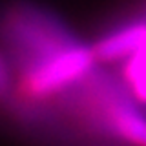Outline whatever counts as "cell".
Here are the masks:
<instances>
[{
	"mask_svg": "<svg viewBox=\"0 0 146 146\" xmlns=\"http://www.w3.org/2000/svg\"><path fill=\"white\" fill-rule=\"evenodd\" d=\"M146 40V20L135 18L131 22L108 31L95 42V58L100 62H126L141 49Z\"/></svg>",
	"mask_w": 146,
	"mask_h": 146,
	"instance_id": "2",
	"label": "cell"
},
{
	"mask_svg": "<svg viewBox=\"0 0 146 146\" xmlns=\"http://www.w3.org/2000/svg\"><path fill=\"white\" fill-rule=\"evenodd\" d=\"M9 88H11V73L4 58L0 57V95H6Z\"/></svg>",
	"mask_w": 146,
	"mask_h": 146,
	"instance_id": "5",
	"label": "cell"
},
{
	"mask_svg": "<svg viewBox=\"0 0 146 146\" xmlns=\"http://www.w3.org/2000/svg\"><path fill=\"white\" fill-rule=\"evenodd\" d=\"M110 128L131 146H146V117L133 104L115 100L106 110Z\"/></svg>",
	"mask_w": 146,
	"mask_h": 146,
	"instance_id": "3",
	"label": "cell"
},
{
	"mask_svg": "<svg viewBox=\"0 0 146 146\" xmlns=\"http://www.w3.org/2000/svg\"><path fill=\"white\" fill-rule=\"evenodd\" d=\"M122 75L131 95L139 102H146V40L133 57L124 62Z\"/></svg>",
	"mask_w": 146,
	"mask_h": 146,
	"instance_id": "4",
	"label": "cell"
},
{
	"mask_svg": "<svg viewBox=\"0 0 146 146\" xmlns=\"http://www.w3.org/2000/svg\"><path fill=\"white\" fill-rule=\"evenodd\" d=\"M13 40L26 58L18 91L29 100H44L84 79L97 60L93 48L77 42L55 20L35 9H17L9 20Z\"/></svg>",
	"mask_w": 146,
	"mask_h": 146,
	"instance_id": "1",
	"label": "cell"
}]
</instances>
